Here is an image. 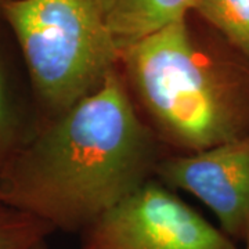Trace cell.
Here are the masks:
<instances>
[{
    "label": "cell",
    "mask_w": 249,
    "mask_h": 249,
    "mask_svg": "<svg viewBox=\"0 0 249 249\" xmlns=\"http://www.w3.org/2000/svg\"><path fill=\"white\" fill-rule=\"evenodd\" d=\"M162 147L116 68L97 91L36 124L0 172V199L80 234L155 178Z\"/></svg>",
    "instance_id": "obj_1"
},
{
    "label": "cell",
    "mask_w": 249,
    "mask_h": 249,
    "mask_svg": "<svg viewBox=\"0 0 249 249\" xmlns=\"http://www.w3.org/2000/svg\"><path fill=\"white\" fill-rule=\"evenodd\" d=\"M119 70L142 119L175 154L249 133V70L205 53L187 18L126 47Z\"/></svg>",
    "instance_id": "obj_2"
},
{
    "label": "cell",
    "mask_w": 249,
    "mask_h": 249,
    "mask_svg": "<svg viewBox=\"0 0 249 249\" xmlns=\"http://www.w3.org/2000/svg\"><path fill=\"white\" fill-rule=\"evenodd\" d=\"M0 13L22 53L36 124L97 91L119 68L97 0H10Z\"/></svg>",
    "instance_id": "obj_3"
},
{
    "label": "cell",
    "mask_w": 249,
    "mask_h": 249,
    "mask_svg": "<svg viewBox=\"0 0 249 249\" xmlns=\"http://www.w3.org/2000/svg\"><path fill=\"white\" fill-rule=\"evenodd\" d=\"M80 249H241L152 178L80 232Z\"/></svg>",
    "instance_id": "obj_4"
},
{
    "label": "cell",
    "mask_w": 249,
    "mask_h": 249,
    "mask_svg": "<svg viewBox=\"0 0 249 249\" xmlns=\"http://www.w3.org/2000/svg\"><path fill=\"white\" fill-rule=\"evenodd\" d=\"M155 178L199 199L234 242L249 240V133L205 151L165 155Z\"/></svg>",
    "instance_id": "obj_5"
},
{
    "label": "cell",
    "mask_w": 249,
    "mask_h": 249,
    "mask_svg": "<svg viewBox=\"0 0 249 249\" xmlns=\"http://www.w3.org/2000/svg\"><path fill=\"white\" fill-rule=\"evenodd\" d=\"M121 53L126 47L186 19L194 0H97Z\"/></svg>",
    "instance_id": "obj_6"
},
{
    "label": "cell",
    "mask_w": 249,
    "mask_h": 249,
    "mask_svg": "<svg viewBox=\"0 0 249 249\" xmlns=\"http://www.w3.org/2000/svg\"><path fill=\"white\" fill-rule=\"evenodd\" d=\"M193 10L249 62V0H194Z\"/></svg>",
    "instance_id": "obj_7"
},
{
    "label": "cell",
    "mask_w": 249,
    "mask_h": 249,
    "mask_svg": "<svg viewBox=\"0 0 249 249\" xmlns=\"http://www.w3.org/2000/svg\"><path fill=\"white\" fill-rule=\"evenodd\" d=\"M35 124L28 122L16 91L0 64V172L32 134Z\"/></svg>",
    "instance_id": "obj_8"
},
{
    "label": "cell",
    "mask_w": 249,
    "mask_h": 249,
    "mask_svg": "<svg viewBox=\"0 0 249 249\" xmlns=\"http://www.w3.org/2000/svg\"><path fill=\"white\" fill-rule=\"evenodd\" d=\"M54 231L43 220L0 199V249H31Z\"/></svg>",
    "instance_id": "obj_9"
},
{
    "label": "cell",
    "mask_w": 249,
    "mask_h": 249,
    "mask_svg": "<svg viewBox=\"0 0 249 249\" xmlns=\"http://www.w3.org/2000/svg\"><path fill=\"white\" fill-rule=\"evenodd\" d=\"M31 249H50L49 248V244H47V240L42 241V242H39V244H36L34 248Z\"/></svg>",
    "instance_id": "obj_10"
},
{
    "label": "cell",
    "mask_w": 249,
    "mask_h": 249,
    "mask_svg": "<svg viewBox=\"0 0 249 249\" xmlns=\"http://www.w3.org/2000/svg\"><path fill=\"white\" fill-rule=\"evenodd\" d=\"M241 249H249V240L244 244V248H241Z\"/></svg>",
    "instance_id": "obj_11"
},
{
    "label": "cell",
    "mask_w": 249,
    "mask_h": 249,
    "mask_svg": "<svg viewBox=\"0 0 249 249\" xmlns=\"http://www.w3.org/2000/svg\"><path fill=\"white\" fill-rule=\"evenodd\" d=\"M6 1H10V0H0V6H1L3 3H6Z\"/></svg>",
    "instance_id": "obj_12"
}]
</instances>
